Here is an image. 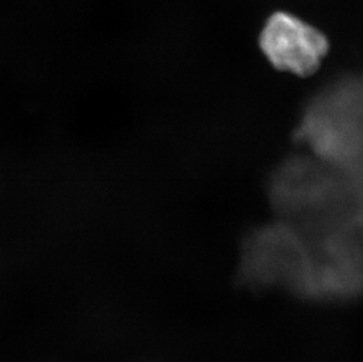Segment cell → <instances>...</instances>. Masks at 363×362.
<instances>
[{
    "instance_id": "obj_1",
    "label": "cell",
    "mask_w": 363,
    "mask_h": 362,
    "mask_svg": "<svg viewBox=\"0 0 363 362\" xmlns=\"http://www.w3.org/2000/svg\"><path fill=\"white\" fill-rule=\"evenodd\" d=\"M296 138L307 152L345 173L363 166V77L343 75L308 100Z\"/></svg>"
},
{
    "instance_id": "obj_2",
    "label": "cell",
    "mask_w": 363,
    "mask_h": 362,
    "mask_svg": "<svg viewBox=\"0 0 363 362\" xmlns=\"http://www.w3.org/2000/svg\"><path fill=\"white\" fill-rule=\"evenodd\" d=\"M268 193L279 219L300 225L340 218L363 207L346 173L307 150L280 163L272 173Z\"/></svg>"
},
{
    "instance_id": "obj_3",
    "label": "cell",
    "mask_w": 363,
    "mask_h": 362,
    "mask_svg": "<svg viewBox=\"0 0 363 362\" xmlns=\"http://www.w3.org/2000/svg\"><path fill=\"white\" fill-rule=\"evenodd\" d=\"M305 245L301 226L279 219L254 229L243 243L240 275L253 287H287Z\"/></svg>"
},
{
    "instance_id": "obj_4",
    "label": "cell",
    "mask_w": 363,
    "mask_h": 362,
    "mask_svg": "<svg viewBox=\"0 0 363 362\" xmlns=\"http://www.w3.org/2000/svg\"><path fill=\"white\" fill-rule=\"evenodd\" d=\"M260 46L275 69L300 77L316 72L328 52L323 32L284 12L268 19L261 32Z\"/></svg>"
}]
</instances>
